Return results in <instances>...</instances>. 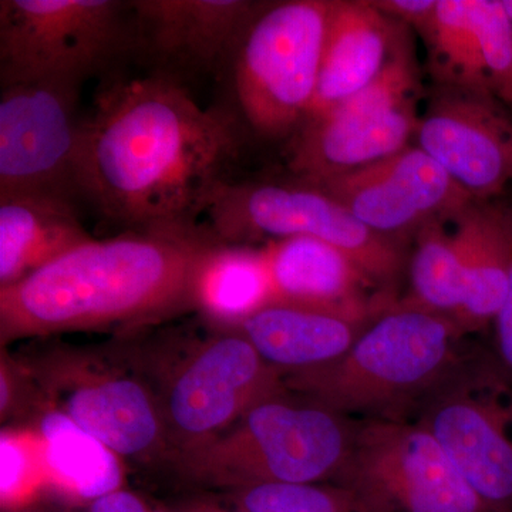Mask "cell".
<instances>
[{"label":"cell","mask_w":512,"mask_h":512,"mask_svg":"<svg viewBox=\"0 0 512 512\" xmlns=\"http://www.w3.org/2000/svg\"><path fill=\"white\" fill-rule=\"evenodd\" d=\"M245 133L222 104L146 73L103 77L80 140V201L126 231L200 227L218 185L234 178Z\"/></svg>","instance_id":"obj_1"},{"label":"cell","mask_w":512,"mask_h":512,"mask_svg":"<svg viewBox=\"0 0 512 512\" xmlns=\"http://www.w3.org/2000/svg\"><path fill=\"white\" fill-rule=\"evenodd\" d=\"M218 244L202 225L84 242L0 289L2 348L70 332H131L195 309L198 272Z\"/></svg>","instance_id":"obj_2"},{"label":"cell","mask_w":512,"mask_h":512,"mask_svg":"<svg viewBox=\"0 0 512 512\" xmlns=\"http://www.w3.org/2000/svg\"><path fill=\"white\" fill-rule=\"evenodd\" d=\"M453 320L396 301L329 365L286 373L289 392L360 420H413L468 350Z\"/></svg>","instance_id":"obj_3"},{"label":"cell","mask_w":512,"mask_h":512,"mask_svg":"<svg viewBox=\"0 0 512 512\" xmlns=\"http://www.w3.org/2000/svg\"><path fill=\"white\" fill-rule=\"evenodd\" d=\"M356 424L285 390L256 403L220 436L178 457L175 466L194 483L228 491L333 483L348 460Z\"/></svg>","instance_id":"obj_4"},{"label":"cell","mask_w":512,"mask_h":512,"mask_svg":"<svg viewBox=\"0 0 512 512\" xmlns=\"http://www.w3.org/2000/svg\"><path fill=\"white\" fill-rule=\"evenodd\" d=\"M332 0L262 3L242 30L222 76L242 130L291 138L305 123L318 86Z\"/></svg>","instance_id":"obj_5"},{"label":"cell","mask_w":512,"mask_h":512,"mask_svg":"<svg viewBox=\"0 0 512 512\" xmlns=\"http://www.w3.org/2000/svg\"><path fill=\"white\" fill-rule=\"evenodd\" d=\"M200 225L229 245L309 237L349 256L375 284L387 286L404 266L400 242L370 231L322 188L288 181L231 178L212 192Z\"/></svg>","instance_id":"obj_6"},{"label":"cell","mask_w":512,"mask_h":512,"mask_svg":"<svg viewBox=\"0 0 512 512\" xmlns=\"http://www.w3.org/2000/svg\"><path fill=\"white\" fill-rule=\"evenodd\" d=\"M130 2L2 0L0 87L84 84L130 59Z\"/></svg>","instance_id":"obj_7"},{"label":"cell","mask_w":512,"mask_h":512,"mask_svg":"<svg viewBox=\"0 0 512 512\" xmlns=\"http://www.w3.org/2000/svg\"><path fill=\"white\" fill-rule=\"evenodd\" d=\"M43 402L119 457L173 461L156 394L123 360L69 345L20 359Z\"/></svg>","instance_id":"obj_8"},{"label":"cell","mask_w":512,"mask_h":512,"mask_svg":"<svg viewBox=\"0 0 512 512\" xmlns=\"http://www.w3.org/2000/svg\"><path fill=\"white\" fill-rule=\"evenodd\" d=\"M184 348L147 379L154 382L173 463L234 426L256 403L288 390L282 373L238 329L217 328Z\"/></svg>","instance_id":"obj_9"},{"label":"cell","mask_w":512,"mask_h":512,"mask_svg":"<svg viewBox=\"0 0 512 512\" xmlns=\"http://www.w3.org/2000/svg\"><path fill=\"white\" fill-rule=\"evenodd\" d=\"M414 421L433 434L491 512H512V376L488 350L467 355Z\"/></svg>","instance_id":"obj_10"},{"label":"cell","mask_w":512,"mask_h":512,"mask_svg":"<svg viewBox=\"0 0 512 512\" xmlns=\"http://www.w3.org/2000/svg\"><path fill=\"white\" fill-rule=\"evenodd\" d=\"M419 92L407 37L375 82L323 116L306 120L289 138L291 175L322 184L409 147L419 126Z\"/></svg>","instance_id":"obj_11"},{"label":"cell","mask_w":512,"mask_h":512,"mask_svg":"<svg viewBox=\"0 0 512 512\" xmlns=\"http://www.w3.org/2000/svg\"><path fill=\"white\" fill-rule=\"evenodd\" d=\"M335 484L379 512H491L439 441L414 420H357Z\"/></svg>","instance_id":"obj_12"},{"label":"cell","mask_w":512,"mask_h":512,"mask_svg":"<svg viewBox=\"0 0 512 512\" xmlns=\"http://www.w3.org/2000/svg\"><path fill=\"white\" fill-rule=\"evenodd\" d=\"M82 84L20 83L0 93V194L80 201Z\"/></svg>","instance_id":"obj_13"},{"label":"cell","mask_w":512,"mask_h":512,"mask_svg":"<svg viewBox=\"0 0 512 512\" xmlns=\"http://www.w3.org/2000/svg\"><path fill=\"white\" fill-rule=\"evenodd\" d=\"M261 2L131 0L130 59L183 84L221 82L242 30Z\"/></svg>","instance_id":"obj_14"},{"label":"cell","mask_w":512,"mask_h":512,"mask_svg":"<svg viewBox=\"0 0 512 512\" xmlns=\"http://www.w3.org/2000/svg\"><path fill=\"white\" fill-rule=\"evenodd\" d=\"M313 185L370 231L396 242L430 222L453 221L476 201L417 146Z\"/></svg>","instance_id":"obj_15"},{"label":"cell","mask_w":512,"mask_h":512,"mask_svg":"<svg viewBox=\"0 0 512 512\" xmlns=\"http://www.w3.org/2000/svg\"><path fill=\"white\" fill-rule=\"evenodd\" d=\"M501 101L458 87L437 86L417 126V147L476 201L512 181V121Z\"/></svg>","instance_id":"obj_16"},{"label":"cell","mask_w":512,"mask_h":512,"mask_svg":"<svg viewBox=\"0 0 512 512\" xmlns=\"http://www.w3.org/2000/svg\"><path fill=\"white\" fill-rule=\"evenodd\" d=\"M421 37L437 86L512 107V20L503 0H439Z\"/></svg>","instance_id":"obj_17"},{"label":"cell","mask_w":512,"mask_h":512,"mask_svg":"<svg viewBox=\"0 0 512 512\" xmlns=\"http://www.w3.org/2000/svg\"><path fill=\"white\" fill-rule=\"evenodd\" d=\"M262 252L271 281L272 303L370 322L396 302L387 293L369 295L379 285L348 255L320 239H276L266 242Z\"/></svg>","instance_id":"obj_18"},{"label":"cell","mask_w":512,"mask_h":512,"mask_svg":"<svg viewBox=\"0 0 512 512\" xmlns=\"http://www.w3.org/2000/svg\"><path fill=\"white\" fill-rule=\"evenodd\" d=\"M407 29L372 2L332 0L318 86L306 120L323 116L375 82L409 37Z\"/></svg>","instance_id":"obj_19"},{"label":"cell","mask_w":512,"mask_h":512,"mask_svg":"<svg viewBox=\"0 0 512 512\" xmlns=\"http://www.w3.org/2000/svg\"><path fill=\"white\" fill-rule=\"evenodd\" d=\"M451 222L464 282L456 326L464 336L474 335L493 326L507 295L512 271V212L473 201Z\"/></svg>","instance_id":"obj_20"},{"label":"cell","mask_w":512,"mask_h":512,"mask_svg":"<svg viewBox=\"0 0 512 512\" xmlns=\"http://www.w3.org/2000/svg\"><path fill=\"white\" fill-rule=\"evenodd\" d=\"M92 239L79 202L55 195L0 194V289Z\"/></svg>","instance_id":"obj_21"},{"label":"cell","mask_w":512,"mask_h":512,"mask_svg":"<svg viewBox=\"0 0 512 512\" xmlns=\"http://www.w3.org/2000/svg\"><path fill=\"white\" fill-rule=\"evenodd\" d=\"M370 322L271 303L235 329L252 343L269 366L286 375L335 362L352 348Z\"/></svg>","instance_id":"obj_22"},{"label":"cell","mask_w":512,"mask_h":512,"mask_svg":"<svg viewBox=\"0 0 512 512\" xmlns=\"http://www.w3.org/2000/svg\"><path fill=\"white\" fill-rule=\"evenodd\" d=\"M40 443L49 483L87 501L120 488L119 456L43 402L30 414Z\"/></svg>","instance_id":"obj_23"},{"label":"cell","mask_w":512,"mask_h":512,"mask_svg":"<svg viewBox=\"0 0 512 512\" xmlns=\"http://www.w3.org/2000/svg\"><path fill=\"white\" fill-rule=\"evenodd\" d=\"M272 303L262 248L220 244L212 249L195 282V309L217 328H237Z\"/></svg>","instance_id":"obj_24"},{"label":"cell","mask_w":512,"mask_h":512,"mask_svg":"<svg viewBox=\"0 0 512 512\" xmlns=\"http://www.w3.org/2000/svg\"><path fill=\"white\" fill-rule=\"evenodd\" d=\"M410 259V293L403 302L456 323L463 305V268L453 232L444 221L424 225L417 232Z\"/></svg>","instance_id":"obj_25"},{"label":"cell","mask_w":512,"mask_h":512,"mask_svg":"<svg viewBox=\"0 0 512 512\" xmlns=\"http://www.w3.org/2000/svg\"><path fill=\"white\" fill-rule=\"evenodd\" d=\"M245 512H379L346 485L261 484L229 491Z\"/></svg>","instance_id":"obj_26"},{"label":"cell","mask_w":512,"mask_h":512,"mask_svg":"<svg viewBox=\"0 0 512 512\" xmlns=\"http://www.w3.org/2000/svg\"><path fill=\"white\" fill-rule=\"evenodd\" d=\"M3 507H18L49 483L42 443L30 429H3L0 436Z\"/></svg>","instance_id":"obj_27"},{"label":"cell","mask_w":512,"mask_h":512,"mask_svg":"<svg viewBox=\"0 0 512 512\" xmlns=\"http://www.w3.org/2000/svg\"><path fill=\"white\" fill-rule=\"evenodd\" d=\"M439 0H373L372 5L406 28L423 33L436 13Z\"/></svg>","instance_id":"obj_28"},{"label":"cell","mask_w":512,"mask_h":512,"mask_svg":"<svg viewBox=\"0 0 512 512\" xmlns=\"http://www.w3.org/2000/svg\"><path fill=\"white\" fill-rule=\"evenodd\" d=\"M495 356L512 376V271L507 295L494 323Z\"/></svg>","instance_id":"obj_29"},{"label":"cell","mask_w":512,"mask_h":512,"mask_svg":"<svg viewBox=\"0 0 512 512\" xmlns=\"http://www.w3.org/2000/svg\"><path fill=\"white\" fill-rule=\"evenodd\" d=\"M150 507L140 495L120 487L87 501L83 512H150Z\"/></svg>","instance_id":"obj_30"},{"label":"cell","mask_w":512,"mask_h":512,"mask_svg":"<svg viewBox=\"0 0 512 512\" xmlns=\"http://www.w3.org/2000/svg\"><path fill=\"white\" fill-rule=\"evenodd\" d=\"M183 512H245L242 510H222V508H215V507H207V505H197V507L187 508V510Z\"/></svg>","instance_id":"obj_31"},{"label":"cell","mask_w":512,"mask_h":512,"mask_svg":"<svg viewBox=\"0 0 512 512\" xmlns=\"http://www.w3.org/2000/svg\"><path fill=\"white\" fill-rule=\"evenodd\" d=\"M505 9H507L508 15H510V18L512 20V0H503Z\"/></svg>","instance_id":"obj_32"},{"label":"cell","mask_w":512,"mask_h":512,"mask_svg":"<svg viewBox=\"0 0 512 512\" xmlns=\"http://www.w3.org/2000/svg\"><path fill=\"white\" fill-rule=\"evenodd\" d=\"M150 512H170V511L163 510V508L150 507Z\"/></svg>","instance_id":"obj_33"},{"label":"cell","mask_w":512,"mask_h":512,"mask_svg":"<svg viewBox=\"0 0 512 512\" xmlns=\"http://www.w3.org/2000/svg\"><path fill=\"white\" fill-rule=\"evenodd\" d=\"M15 512H43V511H39V510H19V511H15Z\"/></svg>","instance_id":"obj_34"}]
</instances>
